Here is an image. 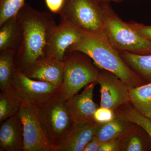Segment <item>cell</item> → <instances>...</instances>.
Instances as JSON below:
<instances>
[{"mask_svg": "<svg viewBox=\"0 0 151 151\" xmlns=\"http://www.w3.org/2000/svg\"><path fill=\"white\" fill-rule=\"evenodd\" d=\"M17 16L22 28L23 40L15 61L17 69L22 71L47 56L50 40L57 24L51 14L38 11L27 3Z\"/></svg>", "mask_w": 151, "mask_h": 151, "instance_id": "cell-1", "label": "cell"}, {"mask_svg": "<svg viewBox=\"0 0 151 151\" xmlns=\"http://www.w3.org/2000/svg\"><path fill=\"white\" fill-rule=\"evenodd\" d=\"M73 50L87 55L100 69L114 73L129 86L137 87L147 83L125 62L104 34L84 32L81 40L68 52Z\"/></svg>", "mask_w": 151, "mask_h": 151, "instance_id": "cell-2", "label": "cell"}, {"mask_svg": "<svg viewBox=\"0 0 151 151\" xmlns=\"http://www.w3.org/2000/svg\"><path fill=\"white\" fill-rule=\"evenodd\" d=\"M104 35L116 49L134 54H151V42L123 22L108 2H103Z\"/></svg>", "mask_w": 151, "mask_h": 151, "instance_id": "cell-3", "label": "cell"}, {"mask_svg": "<svg viewBox=\"0 0 151 151\" xmlns=\"http://www.w3.org/2000/svg\"><path fill=\"white\" fill-rule=\"evenodd\" d=\"M63 61L64 76L59 95L66 101L83 87L97 83L100 68L87 55L78 50L68 52Z\"/></svg>", "mask_w": 151, "mask_h": 151, "instance_id": "cell-4", "label": "cell"}, {"mask_svg": "<svg viewBox=\"0 0 151 151\" xmlns=\"http://www.w3.org/2000/svg\"><path fill=\"white\" fill-rule=\"evenodd\" d=\"M58 14L60 20L85 32L104 34L103 2L99 0H65Z\"/></svg>", "mask_w": 151, "mask_h": 151, "instance_id": "cell-5", "label": "cell"}, {"mask_svg": "<svg viewBox=\"0 0 151 151\" xmlns=\"http://www.w3.org/2000/svg\"><path fill=\"white\" fill-rule=\"evenodd\" d=\"M17 114L23 129V151H58L50 140L38 106L23 101Z\"/></svg>", "mask_w": 151, "mask_h": 151, "instance_id": "cell-6", "label": "cell"}, {"mask_svg": "<svg viewBox=\"0 0 151 151\" xmlns=\"http://www.w3.org/2000/svg\"><path fill=\"white\" fill-rule=\"evenodd\" d=\"M38 106L45 129L52 144L58 149L74 123L65 104L59 94Z\"/></svg>", "mask_w": 151, "mask_h": 151, "instance_id": "cell-7", "label": "cell"}, {"mask_svg": "<svg viewBox=\"0 0 151 151\" xmlns=\"http://www.w3.org/2000/svg\"><path fill=\"white\" fill-rule=\"evenodd\" d=\"M12 84L23 101L37 106L47 103L59 93L60 88L53 84L30 78L17 69Z\"/></svg>", "mask_w": 151, "mask_h": 151, "instance_id": "cell-8", "label": "cell"}, {"mask_svg": "<svg viewBox=\"0 0 151 151\" xmlns=\"http://www.w3.org/2000/svg\"><path fill=\"white\" fill-rule=\"evenodd\" d=\"M97 83L100 87V107L115 111L129 103V86L114 73L100 69Z\"/></svg>", "mask_w": 151, "mask_h": 151, "instance_id": "cell-9", "label": "cell"}, {"mask_svg": "<svg viewBox=\"0 0 151 151\" xmlns=\"http://www.w3.org/2000/svg\"><path fill=\"white\" fill-rule=\"evenodd\" d=\"M84 34V31L73 25L60 20L52 34L47 55L63 61L68 50L81 40Z\"/></svg>", "mask_w": 151, "mask_h": 151, "instance_id": "cell-10", "label": "cell"}, {"mask_svg": "<svg viewBox=\"0 0 151 151\" xmlns=\"http://www.w3.org/2000/svg\"><path fill=\"white\" fill-rule=\"evenodd\" d=\"M21 71L30 78L51 83L60 89L64 76V62L46 56Z\"/></svg>", "mask_w": 151, "mask_h": 151, "instance_id": "cell-11", "label": "cell"}, {"mask_svg": "<svg viewBox=\"0 0 151 151\" xmlns=\"http://www.w3.org/2000/svg\"><path fill=\"white\" fill-rule=\"evenodd\" d=\"M96 82L85 86L83 91L65 101L66 107L74 124H80L94 120V113L99 106L93 100Z\"/></svg>", "mask_w": 151, "mask_h": 151, "instance_id": "cell-12", "label": "cell"}, {"mask_svg": "<svg viewBox=\"0 0 151 151\" xmlns=\"http://www.w3.org/2000/svg\"><path fill=\"white\" fill-rule=\"evenodd\" d=\"M100 125L94 120L74 124L59 146V151H83L87 144L96 135Z\"/></svg>", "mask_w": 151, "mask_h": 151, "instance_id": "cell-13", "label": "cell"}, {"mask_svg": "<svg viewBox=\"0 0 151 151\" xmlns=\"http://www.w3.org/2000/svg\"><path fill=\"white\" fill-rule=\"evenodd\" d=\"M1 123L0 127V151H23V129L17 113Z\"/></svg>", "mask_w": 151, "mask_h": 151, "instance_id": "cell-14", "label": "cell"}, {"mask_svg": "<svg viewBox=\"0 0 151 151\" xmlns=\"http://www.w3.org/2000/svg\"><path fill=\"white\" fill-rule=\"evenodd\" d=\"M22 40V28L17 15L0 25V50H10L17 53Z\"/></svg>", "mask_w": 151, "mask_h": 151, "instance_id": "cell-15", "label": "cell"}, {"mask_svg": "<svg viewBox=\"0 0 151 151\" xmlns=\"http://www.w3.org/2000/svg\"><path fill=\"white\" fill-rule=\"evenodd\" d=\"M121 151L151 150V139L143 128L134 124L121 137Z\"/></svg>", "mask_w": 151, "mask_h": 151, "instance_id": "cell-16", "label": "cell"}, {"mask_svg": "<svg viewBox=\"0 0 151 151\" xmlns=\"http://www.w3.org/2000/svg\"><path fill=\"white\" fill-rule=\"evenodd\" d=\"M130 103L135 110L151 119V82L137 86L129 87Z\"/></svg>", "mask_w": 151, "mask_h": 151, "instance_id": "cell-17", "label": "cell"}, {"mask_svg": "<svg viewBox=\"0 0 151 151\" xmlns=\"http://www.w3.org/2000/svg\"><path fill=\"white\" fill-rule=\"evenodd\" d=\"M134 123L116 116L111 122L100 124L96 137L102 144L120 137Z\"/></svg>", "mask_w": 151, "mask_h": 151, "instance_id": "cell-18", "label": "cell"}, {"mask_svg": "<svg viewBox=\"0 0 151 151\" xmlns=\"http://www.w3.org/2000/svg\"><path fill=\"white\" fill-rule=\"evenodd\" d=\"M125 62L147 83L151 82V54L138 55L119 52Z\"/></svg>", "mask_w": 151, "mask_h": 151, "instance_id": "cell-19", "label": "cell"}, {"mask_svg": "<svg viewBox=\"0 0 151 151\" xmlns=\"http://www.w3.org/2000/svg\"><path fill=\"white\" fill-rule=\"evenodd\" d=\"M23 100L12 86L0 93V122L18 113Z\"/></svg>", "mask_w": 151, "mask_h": 151, "instance_id": "cell-20", "label": "cell"}, {"mask_svg": "<svg viewBox=\"0 0 151 151\" xmlns=\"http://www.w3.org/2000/svg\"><path fill=\"white\" fill-rule=\"evenodd\" d=\"M16 52L8 50H0V89L1 92L12 86L17 70L15 61Z\"/></svg>", "mask_w": 151, "mask_h": 151, "instance_id": "cell-21", "label": "cell"}, {"mask_svg": "<svg viewBox=\"0 0 151 151\" xmlns=\"http://www.w3.org/2000/svg\"><path fill=\"white\" fill-rule=\"evenodd\" d=\"M114 111L116 116L137 124L143 128L151 139V119L145 117L136 111L130 102L122 105Z\"/></svg>", "mask_w": 151, "mask_h": 151, "instance_id": "cell-22", "label": "cell"}, {"mask_svg": "<svg viewBox=\"0 0 151 151\" xmlns=\"http://www.w3.org/2000/svg\"><path fill=\"white\" fill-rule=\"evenodd\" d=\"M25 0H0V25L17 15L25 4Z\"/></svg>", "mask_w": 151, "mask_h": 151, "instance_id": "cell-23", "label": "cell"}, {"mask_svg": "<svg viewBox=\"0 0 151 151\" xmlns=\"http://www.w3.org/2000/svg\"><path fill=\"white\" fill-rule=\"evenodd\" d=\"M115 117V111L100 106L94 113L93 119L98 124H103L111 122Z\"/></svg>", "mask_w": 151, "mask_h": 151, "instance_id": "cell-24", "label": "cell"}, {"mask_svg": "<svg viewBox=\"0 0 151 151\" xmlns=\"http://www.w3.org/2000/svg\"><path fill=\"white\" fill-rule=\"evenodd\" d=\"M127 24L141 35L151 42V26L145 25L135 22H126Z\"/></svg>", "mask_w": 151, "mask_h": 151, "instance_id": "cell-25", "label": "cell"}, {"mask_svg": "<svg viewBox=\"0 0 151 151\" xmlns=\"http://www.w3.org/2000/svg\"><path fill=\"white\" fill-rule=\"evenodd\" d=\"M121 137L113 140L103 143L99 151H121L122 147Z\"/></svg>", "mask_w": 151, "mask_h": 151, "instance_id": "cell-26", "label": "cell"}, {"mask_svg": "<svg viewBox=\"0 0 151 151\" xmlns=\"http://www.w3.org/2000/svg\"><path fill=\"white\" fill-rule=\"evenodd\" d=\"M65 0H45L49 10L53 13L59 14Z\"/></svg>", "mask_w": 151, "mask_h": 151, "instance_id": "cell-27", "label": "cell"}, {"mask_svg": "<svg viewBox=\"0 0 151 151\" xmlns=\"http://www.w3.org/2000/svg\"><path fill=\"white\" fill-rule=\"evenodd\" d=\"M102 144L95 136L87 144L83 151H99Z\"/></svg>", "mask_w": 151, "mask_h": 151, "instance_id": "cell-28", "label": "cell"}, {"mask_svg": "<svg viewBox=\"0 0 151 151\" xmlns=\"http://www.w3.org/2000/svg\"><path fill=\"white\" fill-rule=\"evenodd\" d=\"M102 2H120L124 0H100Z\"/></svg>", "mask_w": 151, "mask_h": 151, "instance_id": "cell-29", "label": "cell"}, {"mask_svg": "<svg viewBox=\"0 0 151 151\" xmlns=\"http://www.w3.org/2000/svg\"><path fill=\"white\" fill-rule=\"evenodd\" d=\"M99 1H100V0H99Z\"/></svg>", "mask_w": 151, "mask_h": 151, "instance_id": "cell-30", "label": "cell"}]
</instances>
